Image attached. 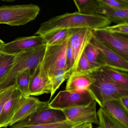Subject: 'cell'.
<instances>
[{
    "label": "cell",
    "mask_w": 128,
    "mask_h": 128,
    "mask_svg": "<svg viewBox=\"0 0 128 128\" xmlns=\"http://www.w3.org/2000/svg\"><path fill=\"white\" fill-rule=\"evenodd\" d=\"M92 74L95 78L89 91L100 107L105 102L117 100L123 96H128V87L115 84L107 78L99 69Z\"/></svg>",
    "instance_id": "3957f363"
},
{
    "label": "cell",
    "mask_w": 128,
    "mask_h": 128,
    "mask_svg": "<svg viewBox=\"0 0 128 128\" xmlns=\"http://www.w3.org/2000/svg\"><path fill=\"white\" fill-rule=\"evenodd\" d=\"M99 70L109 80L115 84L128 87V72L107 67H101Z\"/></svg>",
    "instance_id": "7402d4cb"
},
{
    "label": "cell",
    "mask_w": 128,
    "mask_h": 128,
    "mask_svg": "<svg viewBox=\"0 0 128 128\" xmlns=\"http://www.w3.org/2000/svg\"><path fill=\"white\" fill-rule=\"evenodd\" d=\"M5 44V42L2 40L0 39V50H2V48H3Z\"/></svg>",
    "instance_id": "e575fe53"
},
{
    "label": "cell",
    "mask_w": 128,
    "mask_h": 128,
    "mask_svg": "<svg viewBox=\"0 0 128 128\" xmlns=\"http://www.w3.org/2000/svg\"><path fill=\"white\" fill-rule=\"evenodd\" d=\"M24 97L16 88L4 105L0 115V128H5L6 124L18 110Z\"/></svg>",
    "instance_id": "2e32d148"
},
{
    "label": "cell",
    "mask_w": 128,
    "mask_h": 128,
    "mask_svg": "<svg viewBox=\"0 0 128 128\" xmlns=\"http://www.w3.org/2000/svg\"><path fill=\"white\" fill-rule=\"evenodd\" d=\"M100 107L128 128V111L121 106L117 100L105 102Z\"/></svg>",
    "instance_id": "e0dca14e"
},
{
    "label": "cell",
    "mask_w": 128,
    "mask_h": 128,
    "mask_svg": "<svg viewBox=\"0 0 128 128\" xmlns=\"http://www.w3.org/2000/svg\"><path fill=\"white\" fill-rule=\"evenodd\" d=\"M117 100L121 106L128 111V96H121Z\"/></svg>",
    "instance_id": "d6a6232c"
},
{
    "label": "cell",
    "mask_w": 128,
    "mask_h": 128,
    "mask_svg": "<svg viewBox=\"0 0 128 128\" xmlns=\"http://www.w3.org/2000/svg\"><path fill=\"white\" fill-rule=\"evenodd\" d=\"M46 46L42 36H33L18 38L12 42L5 43L1 50L11 54H16L22 52Z\"/></svg>",
    "instance_id": "4fadbf2b"
},
{
    "label": "cell",
    "mask_w": 128,
    "mask_h": 128,
    "mask_svg": "<svg viewBox=\"0 0 128 128\" xmlns=\"http://www.w3.org/2000/svg\"><path fill=\"white\" fill-rule=\"evenodd\" d=\"M96 14L103 16L111 23L116 24L128 23V10L114 9L100 4Z\"/></svg>",
    "instance_id": "ac0fdd59"
},
{
    "label": "cell",
    "mask_w": 128,
    "mask_h": 128,
    "mask_svg": "<svg viewBox=\"0 0 128 128\" xmlns=\"http://www.w3.org/2000/svg\"><path fill=\"white\" fill-rule=\"evenodd\" d=\"M32 73L30 70H25L17 75L14 84L16 89L24 97L30 96V87Z\"/></svg>",
    "instance_id": "44dd1931"
},
{
    "label": "cell",
    "mask_w": 128,
    "mask_h": 128,
    "mask_svg": "<svg viewBox=\"0 0 128 128\" xmlns=\"http://www.w3.org/2000/svg\"><path fill=\"white\" fill-rule=\"evenodd\" d=\"M98 128H128L100 107L97 112Z\"/></svg>",
    "instance_id": "ffe728a7"
},
{
    "label": "cell",
    "mask_w": 128,
    "mask_h": 128,
    "mask_svg": "<svg viewBox=\"0 0 128 128\" xmlns=\"http://www.w3.org/2000/svg\"><path fill=\"white\" fill-rule=\"evenodd\" d=\"M100 5L117 10H128V0H98Z\"/></svg>",
    "instance_id": "83f0119b"
},
{
    "label": "cell",
    "mask_w": 128,
    "mask_h": 128,
    "mask_svg": "<svg viewBox=\"0 0 128 128\" xmlns=\"http://www.w3.org/2000/svg\"><path fill=\"white\" fill-rule=\"evenodd\" d=\"M84 53L93 68L98 70L102 67L99 60L100 52L95 46L90 43L85 48Z\"/></svg>",
    "instance_id": "484cf974"
},
{
    "label": "cell",
    "mask_w": 128,
    "mask_h": 128,
    "mask_svg": "<svg viewBox=\"0 0 128 128\" xmlns=\"http://www.w3.org/2000/svg\"><path fill=\"white\" fill-rule=\"evenodd\" d=\"M73 2L78 12L84 14H96L100 6L98 0H75Z\"/></svg>",
    "instance_id": "d4e9b609"
},
{
    "label": "cell",
    "mask_w": 128,
    "mask_h": 128,
    "mask_svg": "<svg viewBox=\"0 0 128 128\" xmlns=\"http://www.w3.org/2000/svg\"><path fill=\"white\" fill-rule=\"evenodd\" d=\"M90 43L98 49L99 60L102 67H108L128 72V60L97 41L94 36Z\"/></svg>",
    "instance_id": "52a82bcc"
},
{
    "label": "cell",
    "mask_w": 128,
    "mask_h": 128,
    "mask_svg": "<svg viewBox=\"0 0 128 128\" xmlns=\"http://www.w3.org/2000/svg\"><path fill=\"white\" fill-rule=\"evenodd\" d=\"M96 102H92L87 105L70 108L62 110L67 120L80 124L91 123L98 125Z\"/></svg>",
    "instance_id": "8fae6325"
},
{
    "label": "cell",
    "mask_w": 128,
    "mask_h": 128,
    "mask_svg": "<svg viewBox=\"0 0 128 128\" xmlns=\"http://www.w3.org/2000/svg\"><path fill=\"white\" fill-rule=\"evenodd\" d=\"M16 89L14 84L0 91V115L4 105L8 100Z\"/></svg>",
    "instance_id": "4dcf8cb0"
},
{
    "label": "cell",
    "mask_w": 128,
    "mask_h": 128,
    "mask_svg": "<svg viewBox=\"0 0 128 128\" xmlns=\"http://www.w3.org/2000/svg\"><path fill=\"white\" fill-rule=\"evenodd\" d=\"M69 39L60 44L46 46L40 66L48 80L58 71L68 68L66 64V52Z\"/></svg>",
    "instance_id": "5b68a950"
},
{
    "label": "cell",
    "mask_w": 128,
    "mask_h": 128,
    "mask_svg": "<svg viewBox=\"0 0 128 128\" xmlns=\"http://www.w3.org/2000/svg\"><path fill=\"white\" fill-rule=\"evenodd\" d=\"M49 81L40 65L36 72L31 76L30 87V96H38L50 94Z\"/></svg>",
    "instance_id": "9a60e30c"
},
{
    "label": "cell",
    "mask_w": 128,
    "mask_h": 128,
    "mask_svg": "<svg viewBox=\"0 0 128 128\" xmlns=\"http://www.w3.org/2000/svg\"><path fill=\"white\" fill-rule=\"evenodd\" d=\"M95 81L92 73L74 71L67 79L66 90L74 92L89 90Z\"/></svg>",
    "instance_id": "5bb4252c"
},
{
    "label": "cell",
    "mask_w": 128,
    "mask_h": 128,
    "mask_svg": "<svg viewBox=\"0 0 128 128\" xmlns=\"http://www.w3.org/2000/svg\"><path fill=\"white\" fill-rule=\"evenodd\" d=\"M67 120L62 111L49 108L38 112L10 128H20L25 126L47 124Z\"/></svg>",
    "instance_id": "30bf717a"
},
{
    "label": "cell",
    "mask_w": 128,
    "mask_h": 128,
    "mask_svg": "<svg viewBox=\"0 0 128 128\" xmlns=\"http://www.w3.org/2000/svg\"><path fill=\"white\" fill-rule=\"evenodd\" d=\"M82 124L69 120L47 124H40L25 126L20 128H74Z\"/></svg>",
    "instance_id": "4316f807"
},
{
    "label": "cell",
    "mask_w": 128,
    "mask_h": 128,
    "mask_svg": "<svg viewBox=\"0 0 128 128\" xmlns=\"http://www.w3.org/2000/svg\"><path fill=\"white\" fill-rule=\"evenodd\" d=\"M112 23L100 15H86L77 12L54 16L41 24L34 36H42L59 30L104 28Z\"/></svg>",
    "instance_id": "6da1fadb"
},
{
    "label": "cell",
    "mask_w": 128,
    "mask_h": 128,
    "mask_svg": "<svg viewBox=\"0 0 128 128\" xmlns=\"http://www.w3.org/2000/svg\"><path fill=\"white\" fill-rule=\"evenodd\" d=\"M93 36L92 30L87 28L72 30L69 42L73 50L74 63L72 72L76 70L78 61Z\"/></svg>",
    "instance_id": "7c38bea8"
},
{
    "label": "cell",
    "mask_w": 128,
    "mask_h": 128,
    "mask_svg": "<svg viewBox=\"0 0 128 128\" xmlns=\"http://www.w3.org/2000/svg\"><path fill=\"white\" fill-rule=\"evenodd\" d=\"M46 46H42L18 53L12 68L0 82V91L13 84L16 76L20 72L28 70L32 76L34 74L42 62Z\"/></svg>",
    "instance_id": "7a4b0ae2"
},
{
    "label": "cell",
    "mask_w": 128,
    "mask_h": 128,
    "mask_svg": "<svg viewBox=\"0 0 128 128\" xmlns=\"http://www.w3.org/2000/svg\"><path fill=\"white\" fill-rule=\"evenodd\" d=\"M74 128H92V124L85 123L77 126Z\"/></svg>",
    "instance_id": "836d02e7"
},
{
    "label": "cell",
    "mask_w": 128,
    "mask_h": 128,
    "mask_svg": "<svg viewBox=\"0 0 128 128\" xmlns=\"http://www.w3.org/2000/svg\"><path fill=\"white\" fill-rule=\"evenodd\" d=\"M49 100L41 101L33 96L24 97L18 110L10 120L6 124L5 128L12 126L23 121L40 111L49 108Z\"/></svg>",
    "instance_id": "ba28073f"
},
{
    "label": "cell",
    "mask_w": 128,
    "mask_h": 128,
    "mask_svg": "<svg viewBox=\"0 0 128 128\" xmlns=\"http://www.w3.org/2000/svg\"><path fill=\"white\" fill-rule=\"evenodd\" d=\"M18 54H9L0 50V82L12 68Z\"/></svg>",
    "instance_id": "cb8c5ba5"
},
{
    "label": "cell",
    "mask_w": 128,
    "mask_h": 128,
    "mask_svg": "<svg viewBox=\"0 0 128 128\" xmlns=\"http://www.w3.org/2000/svg\"><path fill=\"white\" fill-rule=\"evenodd\" d=\"M66 58L67 67L69 69L72 70V69L74 63V56L73 50L69 42V40L66 48Z\"/></svg>",
    "instance_id": "1f68e13d"
},
{
    "label": "cell",
    "mask_w": 128,
    "mask_h": 128,
    "mask_svg": "<svg viewBox=\"0 0 128 128\" xmlns=\"http://www.w3.org/2000/svg\"><path fill=\"white\" fill-rule=\"evenodd\" d=\"M72 73V71L71 69H64L58 71L49 78V83L51 88L50 96L49 101L51 100L54 94L61 84L65 80L68 78Z\"/></svg>",
    "instance_id": "603a6c76"
},
{
    "label": "cell",
    "mask_w": 128,
    "mask_h": 128,
    "mask_svg": "<svg viewBox=\"0 0 128 128\" xmlns=\"http://www.w3.org/2000/svg\"><path fill=\"white\" fill-rule=\"evenodd\" d=\"M72 30H59L44 34L42 36L46 46L60 44L68 40Z\"/></svg>",
    "instance_id": "d6986e66"
},
{
    "label": "cell",
    "mask_w": 128,
    "mask_h": 128,
    "mask_svg": "<svg viewBox=\"0 0 128 128\" xmlns=\"http://www.w3.org/2000/svg\"><path fill=\"white\" fill-rule=\"evenodd\" d=\"M97 70H98L93 68L90 65L84 52L78 61L77 68L75 71L87 73H92Z\"/></svg>",
    "instance_id": "f546056e"
},
{
    "label": "cell",
    "mask_w": 128,
    "mask_h": 128,
    "mask_svg": "<svg viewBox=\"0 0 128 128\" xmlns=\"http://www.w3.org/2000/svg\"><path fill=\"white\" fill-rule=\"evenodd\" d=\"M110 33L119 34L127 36L128 35V23L117 24L102 28Z\"/></svg>",
    "instance_id": "f1b7e54d"
},
{
    "label": "cell",
    "mask_w": 128,
    "mask_h": 128,
    "mask_svg": "<svg viewBox=\"0 0 128 128\" xmlns=\"http://www.w3.org/2000/svg\"><path fill=\"white\" fill-rule=\"evenodd\" d=\"M95 101L89 90L60 91L49 102V108L62 110L70 108L87 105Z\"/></svg>",
    "instance_id": "8992f818"
},
{
    "label": "cell",
    "mask_w": 128,
    "mask_h": 128,
    "mask_svg": "<svg viewBox=\"0 0 128 128\" xmlns=\"http://www.w3.org/2000/svg\"><path fill=\"white\" fill-rule=\"evenodd\" d=\"M40 8L34 4L3 6L0 7V24L24 25L36 19Z\"/></svg>",
    "instance_id": "277c9868"
},
{
    "label": "cell",
    "mask_w": 128,
    "mask_h": 128,
    "mask_svg": "<svg viewBox=\"0 0 128 128\" xmlns=\"http://www.w3.org/2000/svg\"><path fill=\"white\" fill-rule=\"evenodd\" d=\"M92 30L94 37L97 41L128 60L127 36L110 33L102 28Z\"/></svg>",
    "instance_id": "9c48e42d"
}]
</instances>
